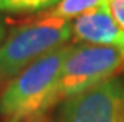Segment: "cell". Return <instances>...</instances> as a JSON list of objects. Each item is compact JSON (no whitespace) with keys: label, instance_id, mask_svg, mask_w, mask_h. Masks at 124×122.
<instances>
[{"label":"cell","instance_id":"cell-2","mask_svg":"<svg viewBox=\"0 0 124 122\" xmlns=\"http://www.w3.org/2000/svg\"><path fill=\"white\" fill-rule=\"evenodd\" d=\"M71 37V22L49 13L12 28L0 46V82H9L41 56L67 46Z\"/></svg>","mask_w":124,"mask_h":122},{"label":"cell","instance_id":"cell-3","mask_svg":"<svg viewBox=\"0 0 124 122\" xmlns=\"http://www.w3.org/2000/svg\"><path fill=\"white\" fill-rule=\"evenodd\" d=\"M124 72V54L112 47L93 44L71 46L61 71L58 102L87 91Z\"/></svg>","mask_w":124,"mask_h":122},{"label":"cell","instance_id":"cell-5","mask_svg":"<svg viewBox=\"0 0 124 122\" xmlns=\"http://www.w3.org/2000/svg\"><path fill=\"white\" fill-rule=\"evenodd\" d=\"M71 25L72 37L77 41L112 47L124 54V29L114 21L106 5L83 13Z\"/></svg>","mask_w":124,"mask_h":122},{"label":"cell","instance_id":"cell-6","mask_svg":"<svg viewBox=\"0 0 124 122\" xmlns=\"http://www.w3.org/2000/svg\"><path fill=\"white\" fill-rule=\"evenodd\" d=\"M102 5H106V0H59L58 5L53 6L47 13L56 18L71 21Z\"/></svg>","mask_w":124,"mask_h":122},{"label":"cell","instance_id":"cell-9","mask_svg":"<svg viewBox=\"0 0 124 122\" xmlns=\"http://www.w3.org/2000/svg\"><path fill=\"white\" fill-rule=\"evenodd\" d=\"M5 38H6V27H5L2 18H0V46H2V43L5 41Z\"/></svg>","mask_w":124,"mask_h":122},{"label":"cell","instance_id":"cell-4","mask_svg":"<svg viewBox=\"0 0 124 122\" xmlns=\"http://www.w3.org/2000/svg\"><path fill=\"white\" fill-rule=\"evenodd\" d=\"M59 122H124V78L115 77L64 100Z\"/></svg>","mask_w":124,"mask_h":122},{"label":"cell","instance_id":"cell-1","mask_svg":"<svg viewBox=\"0 0 124 122\" xmlns=\"http://www.w3.org/2000/svg\"><path fill=\"white\" fill-rule=\"evenodd\" d=\"M71 46L41 56L13 77L0 94V115L8 122L40 118L58 103L61 71Z\"/></svg>","mask_w":124,"mask_h":122},{"label":"cell","instance_id":"cell-7","mask_svg":"<svg viewBox=\"0 0 124 122\" xmlns=\"http://www.w3.org/2000/svg\"><path fill=\"white\" fill-rule=\"evenodd\" d=\"M59 0H0V12L8 13H33L50 9Z\"/></svg>","mask_w":124,"mask_h":122},{"label":"cell","instance_id":"cell-8","mask_svg":"<svg viewBox=\"0 0 124 122\" xmlns=\"http://www.w3.org/2000/svg\"><path fill=\"white\" fill-rule=\"evenodd\" d=\"M106 6L114 21L124 29V0H106Z\"/></svg>","mask_w":124,"mask_h":122}]
</instances>
